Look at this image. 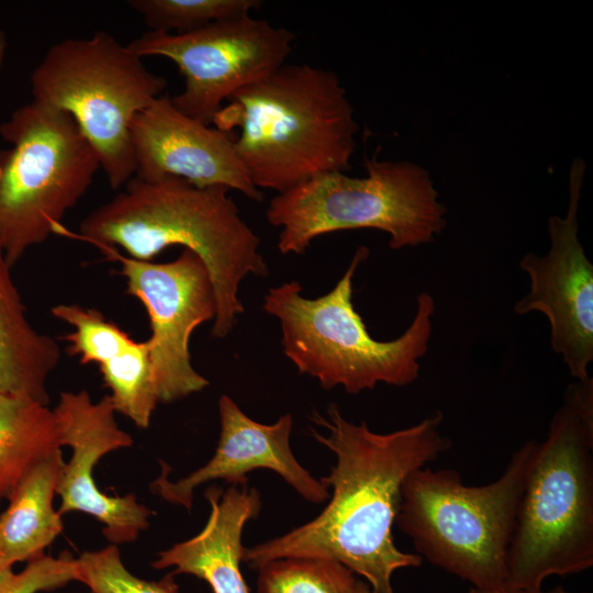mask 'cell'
I'll return each instance as SVG.
<instances>
[{
    "label": "cell",
    "mask_w": 593,
    "mask_h": 593,
    "mask_svg": "<svg viewBox=\"0 0 593 593\" xmlns=\"http://www.w3.org/2000/svg\"><path fill=\"white\" fill-rule=\"evenodd\" d=\"M7 52V38L3 31H0V69L2 67Z\"/></svg>",
    "instance_id": "28"
},
{
    "label": "cell",
    "mask_w": 593,
    "mask_h": 593,
    "mask_svg": "<svg viewBox=\"0 0 593 593\" xmlns=\"http://www.w3.org/2000/svg\"><path fill=\"white\" fill-rule=\"evenodd\" d=\"M61 450L37 463L16 484L0 515V549L11 567L42 557L63 530L61 515L53 501L60 469Z\"/></svg>",
    "instance_id": "18"
},
{
    "label": "cell",
    "mask_w": 593,
    "mask_h": 593,
    "mask_svg": "<svg viewBox=\"0 0 593 593\" xmlns=\"http://www.w3.org/2000/svg\"><path fill=\"white\" fill-rule=\"evenodd\" d=\"M360 246L335 287L316 299L302 295L298 281L270 288L264 310L280 321L284 355L300 373L318 380L324 389L342 385L349 394L382 382L404 387L419 374V359L433 333L434 298L424 292L404 333L388 342L370 336L353 303V278L367 259Z\"/></svg>",
    "instance_id": "5"
},
{
    "label": "cell",
    "mask_w": 593,
    "mask_h": 593,
    "mask_svg": "<svg viewBox=\"0 0 593 593\" xmlns=\"http://www.w3.org/2000/svg\"><path fill=\"white\" fill-rule=\"evenodd\" d=\"M584 174L585 163L578 157L569 172L567 213L548 220V253H527L519 261L530 290L514 305L518 315L539 312L548 318L551 348L579 381L590 378L593 360V266L580 242L578 223Z\"/></svg>",
    "instance_id": "12"
},
{
    "label": "cell",
    "mask_w": 593,
    "mask_h": 593,
    "mask_svg": "<svg viewBox=\"0 0 593 593\" xmlns=\"http://www.w3.org/2000/svg\"><path fill=\"white\" fill-rule=\"evenodd\" d=\"M131 143L134 177H176L198 188L224 187L262 200L237 155L233 134L182 114L169 96H160L135 116Z\"/></svg>",
    "instance_id": "14"
},
{
    "label": "cell",
    "mask_w": 593,
    "mask_h": 593,
    "mask_svg": "<svg viewBox=\"0 0 593 593\" xmlns=\"http://www.w3.org/2000/svg\"><path fill=\"white\" fill-rule=\"evenodd\" d=\"M593 566V379L564 391L538 443L506 557L510 589H541L551 575Z\"/></svg>",
    "instance_id": "4"
},
{
    "label": "cell",
    "mask_w": 593,
    "mask_h": 593,
    "mask_svg": "<svg viewBox=\"0 0 593 593\" xmlns=\"http://www.w3.org/2000/svg\"><path fill=\"white\" fill-rule=\"evenodd\" d=\"M92 245L121 264L126 293L147 311L159 402L171 403L208 387L209 381L192 367L189 351L193 331L216 314L214 289L203 261L184 248L175 260L159 264L126 257L104 244Z\"/></svg>",
    "instance_id": "11"
},
{
    "label": "cell",
    "mask_w": 593,
    "mask_h": 593,
    "mask_svg": "<svg viewBox=\"0 0 593 593\" xmlns=\"http://www.w3.org/2000/svg\"><path fill=\"white\" fill-rule=\"evenodd\" d=\"M14 574L13 567L9 566L0 549V586Z\"/></svg>",
    "instance_id": "27"
},
{
    "label": "cell",
    "mask_w": 593,
    "mask_h": 593,
    "mask_svg": "<svg viewBox=\"0 0 593 593\" xmlns=\"http://www.w3.org/2000/svg\"><path fill=\"white\" fill-rule=\"evenodd\" d=\"M443 413L388 434L372 432L366 422H348L335 404L326 416L312 421L327 430L313 437L336 455L331 473L321 481L333 489L332 499L309 523L269 541L244 549L243 561L253 570L286 557L337 561L367 580L374 593H394L392 574L419 567L423 559L394 544L402 485L410 473L450 448L440 430Z\"/></svg>",
    "instance_id": "1"
},
{
    "label": "cell",
    "mask_w": 593,
    "mask_h": 593,
    "mask_svg": "<svg viewBox=\"0 0 593 593\" xmlns=\"http://www.w3.org/2000/svg\"><path fill=\"white\" fill-rule=\"evenodd\" d=\"M219 414L221 433L213 457L174 482L168 478L170 468L161 462L160 474L150 483L153 493L190 511L199 485L216 479L235 485L247 484V473L264 468L281 475L305 500L317 504L327 500L329 488L312 477L291 450L290 414L273 424H261L248 417L226 394L219 400Z\"/></svg>",
    "instance_id": "15"
},
{
    "label": "cell",
    "mask_w": 593,
    "mask_h": 593,
    "mask_svg": "<svg viewBox=\"0 0 593 593\" xmlns=\"http://www.w3.org/2000/svg\"><path fill=\"white\" fill-rule=\"evenodd\" d=\"M365 167V177L322 174L270 201L266 217L281 227V254H304L321 235L359 228L384 232L394 250L435 240L446 226L447 209L429 171L377 155L366 158Z\"/></svg>",
    "instance_id": "7"
},
{
    "label": "cell",
    "mask_w": 593,
    "mask_h": 593,
    "mask_svg": "<svg viewBox=\"0 0 593 593\" xmlns=\"http://www.w3.org/2000/svg\"><path fill=\"white\" fill-rule=\"evenodd\" d=\"M294 38L290 30L247 14L182 34L149 31L127 45L142 58L172 60L184 78L172 104L210 125L233 93L286 64Z\"/></svg>",
    "instance_id": "10"
},
{
    "label": "cell",
    "mask_w": 593,
    "mask_h": 593,
    "mask_svg": "<svg viewBox=\"0 0 593 593\" xmlns=\"http://www.w3.org/2000/svg\"><path fill=\"white\" fill-rule=\"evenodd\" d=\"M0 247V394L48 405L47 380L60 359L57 342L36 331Z\"/></svg>",
    "instance_id": "17"
},
{
    "label": "cell",
    "mask_w": 593,
    "mask_h": 593,
    "mask_svg": "<svg viewBox=\"0 0 593 593\" xmlns=\"http://www.w3.org/2000/svg\"><path fill=\"white\" fill-rule=\"evenodd\" d=\"M76 581L75 558L69 552L58 557L43 555L26 562L24 569L0 586V593H40Z\"/></svg>",
    "instance_id": "25"
},
{
    "label": "cell",
    "mask_w": 593,
    "mask_h": 593,
    "mask_svg": "<svg viewBox=\"0 0 593 593\" xmlns=\"http://www.w3.org/2000/svg\"><path fill=\"white\" fill-rule=\"evenodd\" d=\"M33 101L68 113L93 148L112 189L135 174L131 126L167 88L113 35L52 45L30 76Z\"/></svg>",
    "instance_id": "8"
},
{
    "label": "cell",
    "mask_w": 593,
    "mask_h": 593,
    "mask_svg": "<svg viewBox=\"0 0 593 593\" xmlns=\"http://www.w3.org/2000/svg\"><path fill=\"white\" fill-rule=\"evenodd\" d=\"M0 247L12 267L44 243L100 168L72 118L31 101L0 125Z\"/></svg>",
    "instance_id": "9"
},
{
    "label": "cell",
    "mask_w": 593,
    "mask_h": 593,
    "mask_svg": "<svg viewBox=\"0 0 593 593\" xmlns=\"http://www.w3.org/2000/svg\"><path fill=\"white\" fill-rule=\"evenodd\" d=\"M76 581L89 593H178V584L170 572L158 581L134 575L123 563L118 546L85 551L75 558Z\"/></svg>",
    "instance_id": "24"
},
{
    "label": "cell",
    "mask_w": 593,
    "mask_h": 593,
    "mask_svg": "<svg viewBox=\"0 0 593 593\" xmlns=\"http://www.w3.org/2000/svg\"><path fill=\"white\" fill-rule=\"evenodd\" d=\"M52 314L71 325L72 333L65 336L69 343L68 353L79 357L81 365H99L126 349L134 339L115 323L108 321L96 309L78 304H57Z\"/></svg>",
    "instance_id": "23"
},
{
    "label": "cell",
    "mask_w": 593,
    "mask_h": 593,
    "mask_svg": "<svg viewBox=\"0 0 593 593\" xmlns=\"http://www.w3.org/2000/svg\"><path fill=\"white\" fill-rule=\"evenodd\" d=\"M209 518L200 533L160 551L152 567L174 568L176 574H191L205 581L213 593H249L240 571L245 524L258 517L260 493L247 484L226 490L213 485L205 492Z\"/></svg>",
    "instance_id": "16"
},
{
    "label": "cell",
    "mask_w": 593,
    "mask_h": 593,
    "mask_svg": "<svg viewBox=\"0 0 593 593\" xmlns=\"http://www.w3.org/2000/svg\"><path fill=\"white\" fill-rule=\"evenodd\" d=\"M538 441L517 449L495 481L463 484L458 471L419 468L407 475L395 518L422 559L472 588L503 586L516 514Z\"/></svg>",
    "instance_id": "6"
},
{
    "label": "cell",
    "mask_w": 593,
    "mask_h": 593,
    "mask_svg": "<svg viewBox=\"0 0 593 593\" xmlns=\"http://www.w3.org/2000/svg\"><path fill=\"white\" fill-rule=\"evenodd\" d=\"M257 571V593H356L355 573L329 559L286 557Z\"/></svg>",
    "instance_id": "21"
},
{
    "label": "cell",
    "mask_w": 593,
    "mask_h": 593,
    "mask_svg": "<svg viewBox=\"0 0 593 593\" xmlns=\"http://www.w3.org/2000/svg\"><path fill=\"white\" fill-rule=\"evenodd\" d=\"M116 413L146 429L159 402L148 340H134L119 355L99 365Z\"/></svg>",
    "instance_id": "20"
},
{
    "label": "cell",
    "mask_w": 593,
    "mask_h": 593,
    "mask_svg": "<svg viewBox=\"0 0 593 593\" xmlns=\"http://www.w3.org/2000/svg\"><path fill=\"white\" fill-rule=\"evenodd\" d=\"M468 593H569L561 586H557L550 591H542L541 589H529V590H523V589H510L506 586H499V588H486V589H479V588H471Z\"/></svg>",
    "instance_id": "26"
},
{
    "label": "cell",
    "mask_w": 593,
    "mask_h": 593,
    "mask_svg": "<svg viewBox=\"0 0 593 593\" xmlns=\"http://www.w3.org/2000/svg\"><path fill=\"white\" fill-rule=\"evenodd\" d=\"M59 450L53 410L29 398L0 394V504L29 471Z\"/></svg>",
    "instance_id": "19"
},
{
    "label": "cell",
    "mask_w": 593,
    "mask_h": 593,
    "mask_svg": "<svg viewBox=\"0 0 593 593\" xmlns=\"http://www.w3.org/2000/svg\"><path fill=\"white\" fill-rule=\"evenodd\" d=\"M61 447L71 456L64 462L56 486L60 497L58 513L81 512L102 525L111 545L131 544L148 528L153 512L138 503L134 494L109 495L99 489L93 469L107 454L133 445L131 434L115 421V409L109 395L93 402L86 390L64 391L53 409Z\"/></svg>",
    "instance_id": "13"
},
{
    "label": "cell",
    "mask_w": 593,
    "mask_h": 593,
    "mask_svg": "<svg viewBox=\"0 0 593 593\" xmlns=\"http://www.w3.org/2000/svg\"><path fill=\"white\" fill-rule=\"evenodd\" d=\"M259 0H132L127 4L154 32L182 34L250 14Z\"/></svg>",
    "instance_id": "22"
},
{
    "label": "cell",
    "mask_w": 593,
    "mask_h": 593,
    "mask_svg": "<svg viewBox=\"0 0 593 593\" xmlns=\"http://www.w3.org/2000/svg\"><path fill=\"white\" fill-rule=\"evenodd\" d=\"M111 201L89 213L79 233L61 224L54 234L120 247L127 256L152 261L169 246L193 251L210 275L216 314L212 335L224 338L244 312L238 288L248 275L266 277L259 238L240 217L224 187L198 188L176 177H133Z\"/></svg>",
    "instance_id": "2"
},
{
    "label": "cell",
    "mask_w": 593,
    "mask_h": 593,
    "mask_svg": "<svg viewBox=\"0 0 593 593\" xmlns=\"http://www.w3.org/2000/svg\"><path fill=\"white\" fill-rule=\"evenodd\" d=\"M212 124L239 130L234 145L251 183L278 193L322 174L345 172L358 132L338 75L309 64H284L236 91Z\"/></svg>",
    "instance_id": "3"
},
{
    "label": "cell",
    "mask_w": 593,
    "mask_h": 593,
    "mask_svg": "<svg viewBox=\"0 0 593 593\" xmlns=\"http://www.w3.org/2000/svg\"><path fill=\"white\" fill-rule=\"evenodd\" d=\"M356 593H374L370 585L362 581V580H357V583H356Z\"/></svg>",
    "instance_id": "29"
}]
</instances>
